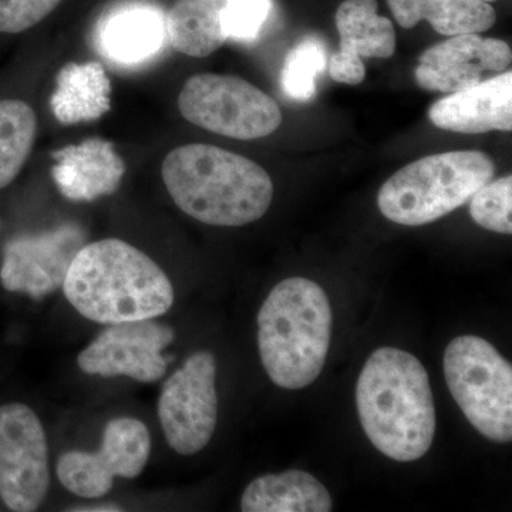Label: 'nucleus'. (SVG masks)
Segmentation results:
<instances>
[{
    "label": "nucleus",
    "mask_w": 512,
    "mask_h": 512,
    "mask_svg": "<svg viewBox=\"0 0 512 512\" xmlns=\"http://www.w3.org/2000/svg\"><path fill=\"white\" fill-rule=\"evenodd\" d=\"M356 406L367 439L400 463L426 456L436 436V404L429 375L412 353L380 348L356 384Z\"/></svg>",
    "instance_id": "1"
},
{
    "label": "nucleus",
    "mask_w": 512,
    "mask_h": 512,
    "mask_svg": "<svg viewBox=\"0 0 512 512\" xmlns=\"http://www.w3.org/2000/svg\"><path fill=\"white\" fill-rule=\"evenodd\" d=\"M62 288L80 315L103 325L158 318L174 303V288L163 269L140 249L114 238L84 245Z\"/></svg>",
    "instance_id": "2"
},
{
    "label": "nucleus",
    "mask_w": 512,
    "mask_h": 512,
    "mask_svg": "<svg viewBox=\"0 0 512 512\" xmlns=\"http://www.w3.org/2000/svg\"><path fill=\"white\" fill-rule=\"evenodd\" d=\"M161 175L181 211L215 227H242L261 220L274 198V184L261 165L208 144L170 151Z\"/></svg>",
    "instance_id": "3"
},
{
    "label": "nucleus",
    "mask_w": 512,
    "mask_h": 512,
    "mask_svg": "<svg viewBox=\"0 0 512 512\" xmlns=\"http://www.w3.org/2000/svg\"><path fill=\"white\" fill-rule=\"evenodd\" d=\"M332 329V306L322 286L306 278L279 282L258 313L259 355L272 382L286 390L315 382Z\"/></svg>",
    "instance_id": "4"
},
{
    "label": "nucleus",
    "mask_w": 512,
    "mask_h": 512,
    "mask_svg": "<svg viewBox=\"0 0 512 512\" xmlns=\"http://www.w3.org/2000/svg\"><path fill=\"white\" fill-rule=\"evenodd\" d=\"M494 175V161L481 151L433 154L393 174L380 188L377 205L387 220L420 227L467 204Z\"/></svg>",
    "instance_id": "5"
},
{
    "label": "nucleus",
    "mask_w": 512,
    "mask_h": 512,
    "mask_svg": "<svg viewBox=\"0 0 512 512\" xmlns=\"http://www.w3.org/2000/svg\"><path fill=\"white\" fill-rule=\"evenodd\" d=\"M451 396L471 426L495 443L512 440V367L490 342L458 336L444 353Z\"/></svg>",
    "instance_id": "6"
},
{
    "label": "nucleus",
    "mask_w": 512,
    "mask_h": 512,
    "mask_svg": "<svg viewBox=\"0 0 512 512\" xmlns=\"http://www.w3.org/2000/svg\"><path fill=\"white\" fill-rule=\"evenodd\" d=\"M178 109L195 126L237 140L268 137L282 124V111L254 84L228 74H195L185 82Z\"/></svg>",
    "instance_id": "7"
},
{
    "label": "nucleus",
    "mask_w": 512,
    "mask_h": 512,
    "mask_svg": "<svg viewBox=\"0 0 512 512\" xmlns=\"http://www.w3.org/2000/svg\"><path fill=\"white\" fill-rule=\"evenodd\" d=\"M217 362L207 350L185 360L161 389L158 419L175 453L191 456L208 446L217 427Z\"/></svg>",
    "instance_id": "8"
},
{
    "label": "nucleus",
    "mask_w": 512,
    "mask_h": 512,
    "mask_svg": "<svg viewBox=\"0 0 512 512\" xmlns=\"http://www.w3.org/2000/svg\"><path fill=\"white\" fill-rule=\"evenodd\" d=\"M49 487V448L39 417L26 404H5L0 407V498L9 510L32 512Z\"/></svg>",
    "instance_id": "9"
},
{
    "label": "nucleus",
    "mask_w": 512,
    "mask_h": 512,
    "mask_svg": "<svg viewBox=\"0 0 512 512\" xmlns=\"http://www.w3.org/2000/svg\"><path fill=\"white\" fill-rule=\"evenodd\" d=\"M150 453L151 437L146 424L133 417H120L104 427L99 453H64L57 461V477L79 497H103L113 488L114 477L140 476Z\"/></svg>",
    "instance_id": "10"
},
{
    "label": "nucleus",
    "mask_w": 512,
    "mask_h": 512,
    "mask_svg": "<svg viewBox=\"0 0 512 512\" xmlns=\"http://www.w3.org/2000/svg\"><path fill=\"white\" fill-rule=\"evenodd\" d=\"M174 330L154 319L117 323L101 332L77 357L86 375L127 376L153 383L167 370L164 349L173 343Z\"/></svg>",
    "instance_id": "11"
},
{
    "label": "nucleus",
    "mask_w": 512,
    "mask_h": 512,
    "mask_svg": "<svg viewBox=\"0 0 512 512\" xmlns=\"http://www.w3.org/2000/svg\"><path fill=\"white\" fill-rule=\"evenodd\" d=\"M83 229L60 225L52 231L22 235L6 244L0 282L9 292L42 299L62 288L74 256L84 247Z\"/></svg>",
    "instance_id": "12"
},
{
    "label": "nucleus",
    "mask_w": 512,
    "mask_h": 512,
    "mask_svg": "<svg viewBox=\"0 0 512 512\" xmlns=\"http://www.w3.org/2000/svg\"><path fill=\"white\" fill-rule=\"evenodd\" d=\"M167 42V13L148 0H124L111 6L93 30L94 49L120 67L151 62Z\"/></svg>",
    "instance_id": "13"
},
{
    "label": "nucleus",
    "mask_w": 512,
    "mask_h": 512,
    "mask_svg": "<svg viewBox=\"0 0 512 512\" xmlns=\"http://www.w3.org/2000/svg\"><path fill=\"white\" fill-rule=\"evenodd\" d=\"M52 177L64 198L92 202L119 190L126 163L111 141L89 138L52 154Z\"/></svg>",
    "instance_id": "14"
},
{
    "label": "nucleus",
    "mask_w": 512,
    "mask_h": 512,
    "mask_svg": "<svg viewBox=\"0 0 512 512\" xmlns=\"http://www.w3.org/2000/svg\"><path fill=\"white\" fill-rule=\"evenodd\" d=\"M429 119L441 130L463 134L512 130V73L500 76L463 92L451 93L429 110Z\"/></svg>",
    "instance_id": "15"
},
{
    "label": "nucleus",
    "mask_w": 512,
    "mask_h": 512,
    "mask_svg": "<svg viewBox=\"0 0 512 512\" xmlns=\"http://www.w3.org/2000/svg\"><path fill=\"white\" fill-rule=\"evenodd\" d=\"M111 90L103 64L67 63L57 73L50 109L66 126L99 120L111 109Z\"/></svg>",
    "instance_id": "16"
},
{
    "label": "nucleus",
    "mask_w": 512,
    "mask_h": 512,
    "mask_svg": "<svg viewBox=\"0 0 512 512\" xmlns=\"http://www.w3.org/2000/svg\"><path fill=\"white\" fill-rule=\"evenodd\" d=\"M244 512H329L333 501L318 478L301 470L258 477L241 498Z\"/></svg>",
    "instance_id": "17"
},
{
    "label": "nucleus",
    "mask_w": 512,
    "mask_h": 512,
    "mask_svg": "<svg viewBox=\"0 0 512 512\" xmlns=\"http://www.w3.org/2000/svg\"><path fill=\"white\" fill-rule=\"evenodd\" d=\"M394 19L404 29L427 20L443 36L471 35L494 26L497 15L484 0H387Z\"/></svg>",
    "instance_id": "18"
},
{
    "label": "nucleus",
    "mask_w": 512,
    "mask_h": 512,
    "mask_svg": "<svg viewBox=\"0 0 512 512\" xmlns=\"http://www.w3.org/2000/svg\"><path fill=\"white\" fill-rule=\"evenodd\" d=\"M227 0H177L167 13L168 43L175 52L208 57L225 42L222 10Z\"/></svg>",
    "instance_id": "19"
},
{
    "label": "nucleus",
    "mask_w": 512,
    "mask_h": 512,
    "mask_svg": "<svg viewBox=\"0 0 512 512\" xmlns=\"http://www.w3.org/2000/svg\"><path fill=\"white\" fill-rule=\"evenodd\" d=\"M377 0H345L336 12L339 52L360 57L389 59L396 52L392 20L377 13Z\"/></svg>",
    "instance_id": "20"
},
{
    "label": "nucleus",
    "mask_w": 512,
    "mask_h": 512,
    "mask_svg": "<svg viewBox=\"0 0 512 512\" xmlns=\"http://www.w3.org/2000/svg\"><path fill=\"white\" fill-rule=\"evenodd\" d=\"M37 134V117L22 100H0V190L18 177Z\"/></svg>",
    "instance_id": "21"
},
{
    "label": "nucleus",
    "mask_w": 512,
    "mask_h": 512,
    "mask_svg": "<svg viewBox=\"0 0 512 512\" xmlns=\"http://www.w3.org/2000/svg\"><path fill=\"white\" fill-rule=\"evenodd\" d=\"M326 66L325 46L316 39L303 40L286 56L281 76L282 90L293 100H311L316 93V79Z\"/></svg>",
    "instance_id": "22"
},
{
    "label": "nucleus",
    "mask_w": 512,
    "mask_h": 512,
    "mask_svg": "<svg viewBox=\"0 0 512 512\" xmlns=\"http://www.w3.org/2000/svg\"><path fill=\"white\" fill-rule=\"evenodd\" d=\"M470 215L476 224L498 234H512V177L491 180L474 192Z\"/></svg>",
    "instance_id": "23"
},
{
    "label": "nucleus",
    "mask_w": 512,
    "mask_h": 512,
    "mask_svg": "<svg viewBox=\"0 0 512 512\" xmlns=\"http://www.w3.org/2000/svg\"><path fill=\"white\" fill-rule=\"evenodd\" d=\"M271 12L272 0H227L221 19L225 39L254 42Z\"/></svg>",
    "instance_id": "24"
},
{
    "label": "nucleus",
    "mask_w": 512,
    "mask_h": 512,
    "mask_svg": "<svg viewBox=\"0 0 512 512\" xmlns=\"http://www.w3.org/2000/svg\"><path fill=\"white\" fill-rule=\"evenodd\" d=\"M481 76L483 70L476 63H419L414 70V79L421 89L447 94L476 86Z\"/></svg>",
    "instance_id": "25"
},
{
    "label": "nucleus",
    "mask_w": 512,
    "mask_h": 512,
    "mask_svg": "<svg viewBox=\"0 0 512 512\" xmlns=\"http://www.w3.org/2000/svg\"><path fill=\"white\" fill-rule=\"evenodd\" d=\"M62 0H0V33L25 32L42 22Z\"/></svg>",
    "instance_id": "26"
},
{
    "label": "nucleus",
    "mask_w": 512,
    "mask_h": 512,
    "mask_svg": "<svg viewBox=\"0 0 512 512\" xmlns=\"http://www.w3.org/2000/svg\"><path fill=\"white\" fill-rule=\"evenodd\" d=\"M329 76L335 82L356 86L365 80L366 66L360 57L346 55V53H333L328 62Z\"/></svg>",
    "instance_id": "27"
},
{
    "label": "nucleus",
    "mask_w": 512,
    "mask_h": 512,
    "mask_svg": "<svg viewBox=\"0 0 512 512\" xmlns=\"http://www.w3.org/2000/svg\"><path fill=\"white\" fill-rule=\"evenodd\" d=\"M512 60L511 47L500 39H483L478 63L483 72H505Z\"/></svg>",
    "instance_id": "28"
},
{
    "label": "nucleus",
    "mask_w": 512,
    "mask_h": 512,
    "mask_svg": "<svg viewBox=\"0 0 512 512\" xmlns=\"http://www.w3.org/2000/svg\"><path fill=\"white\" fill-rule=\"evenodd\" d=\"M73 511H82V512H110V511H121V508L117 507V505H96V507L92 508H74Z\"/></svg>",
    "instance_id": "29"
},
{
    "label": "nucleus",
    "mask_w": 512,
    "mask_h": 512,
    "mask_svg": "<svg viewBox=\"0 0 512 512\" xmlns=\"http://www.w3.org/2000/svg\"><path fill=\"white\" fill-rule=\"evenodd\" d=\"M484 2L490 3V2H495V0H484Z\"/></svg>",
    "instance_id": "30"
}]
</instances>
